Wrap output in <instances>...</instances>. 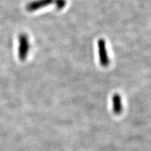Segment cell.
Here are the masks:
<instances>
[{
	"mask_svg": "<svg viewBox=\"0 0 151 151\" xmlns=\"http://www.w3.org/2000/svg\"><path fill=\"white\" fill-rule=\"evenodd\" d=\"M98 57L100 63L103 67H107L110 64V59L108 57L106 48V44L103 39H100L98 41Z\"/></svg>",
	"mask_w": 151,
	"mask_h": 151,
	"instance_id": "6da1fadb",
	"label": "cell"
},
{
	"mask_svg": "<svg viewBox=\"0 0 151 151\" xmlns=\"http://www.w3.org/2000/svg\"><path fill=\"white\" fill-rule=\"evenodd\" d=\"M54 0H36L28 3L27 6V9L28 12H35L38 9L48 6L52 3Z\"/></svg>",
	"mask_w": 151,
	"mask_h": 151,
	"instance_id": "7a4b0ae2",
	"label": "cell"
},
{
	"mask_svg": "<svg viewBox=\"0 0 151 151\" xmlns=\"http://www.w3.org/2000/svg\"><path fill=\"white\" fill-rule=\"evenodd\" d=\"M113 111L115 115H120L123 110L122 97L119 93H115L112 97Z\"/></svg>",
	"mask_w": 151,
	"mask_h": 151,
	"instance_id": "3957f363",
	"label": "cell"
},
{
	"mask_svg": "<svg viewBox=\"0 0 151 151\" xmlns=\"http://www.w3.org/2000/svg\"><path fill=\"white\" fill-rule=\"evenodd\" d=\"M65 4H66L65 0H55L56 7L59 9H61L63 8H64Z\"/></svg>",
	"mask_w": 151,
	"mask_h": 151,
	"instance_id": "277c9868",
	"label": "cell"
}]
</instances>
